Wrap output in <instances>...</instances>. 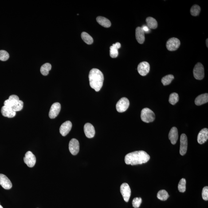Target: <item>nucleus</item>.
Instances as JSON below:
<instances>
[{
	"label": "nucleus",
	"instance_id": "7c9ffc66",
	"mask_svg": "<svg viewBox=\"0 0 208 208\" xmlns=\"http://www.w3.org/2000/svg\"><path fill=\"white\" fill-rule=\"evenodd\" d=\"M201 9L199 6L197 5H194L192 6L190 9V13L192 16H196L199 14L201 12Z\"/></svg>",
	"mask_w": 208,
	"mask_h": 208
},
{
	"label": "nucleus",
	"instance_id": "c85d7f7f",
	"mask_svg": "<svg viewBox=\"0 0 208 208\" xmlns=\"http://www.w3.org/2000/svg\"><path fill=\"white\" fill-rule=\"evenodd\" d=\"M179 96L177 93L174 92L170 94L169 102L172 105H175L179 101Z\"/></svg>",
	"mask_w": 208,
	"mask_h": 208
},
{
	"label": "nucleus",
	"instance_id": "f8f14e48",
	"mask_svg": "<svg viewBox=\"0 0 208 208\" xmlns=\"http://www.w3.org/2000/svg\"><path fill=\"white\" fill-rule=\"evenodd\" d=\"M137 69L138 72L141 76H146L149 72L150 64L147 62H142L138 65Z\"/></svg>",
	"mask_w": 208,
	"mask_h": 208
},
{
	"label": "nucleus",
	"instance_id": "4be33fe9",
	"mask_svg": "<svg viewBox=\"0 0 208 208\" xmlns=\"http://www.w3.org/2000/svg\"><path fill=\"white\" fill-rule=\"evenodd\" d=\"M96 21L100 25L104 28H108L111 25V23L110 20L105 17L98 16L96 18Z\"/></svg>",
	"mask_w": 208,
	"mask_h": 208
},
{
	"label": "nucleus",
	"instance_id": "5701e85b",
	"mask_svg": "<svg viewBox=\"0 0 208 208\" xmlns=\"http://www.w3.org/2000/svg\"><path fill=\"white\" fill-rule=\"evenodd\" d=\"M147 26L150 29H155L157 28L158 23L156 20L152 17H149L146 19Z\"/></svg>",
	"mask_w": 208,
	"mask_h": 208
},
{
	"label": "nucleus",
	"instance_id": "4c0bfd02",
	"mask_svg": "<svg viewBox=\"0 0 208 208\" xmlns=\"http://www.w3.org/2000/svg\"><path fill=\"white\" fill-rule=\"evenodd\" d=\"M0 208H3V207H2V205H0Z\"/></svg>",
	"mask_w": 208,
	"mask_h": 208
},
{
	"label": "nucleus",
	"instance_id": "f3484780",
	"mask_svg": "<svg viewBox=\"0 0 208 208\" xmlns=\"http://www.w3.org/2000/svg\"><path fill=\"white\" fill-rule=\"evenodd\" d=\"M178 131L177 129L175 127H173L170 130L169 133L168 137L171 144L175 145L178 139Z\"/></svg>",
	"mask_w": 208,
	"mask_h": 208
},
{
	"label": "nucleus",
	"instance_id": "9d476101",
	"mask_svg": "<svg viewBox=\"0 0 208 208\" xmlns=\"http://www.w3.org/2000/svg\"><path fill=\"white\" fill-rule=\"evenodd\" d=\"M61 109V105L59 103H53L49 111V116L51 119L56 118L60 113Z\"/></svg>",
	"mask_w": 208,
	"mask_h": 208
},
{
	"label": "nucleus",
	"instance_id": "c756f323",
	"mask_svg": "<svg viewBox=\"0 0 208 208\" xmlns=\"http://www.w3.org/2000/svg\"><path fill=\"white\" fill-rule=\"evenodd\" d=\"M186 181L185 178H182L178 185V190L180 192L183 193L186 191Z\"/></svg>",
	"mask_w": 208,
	"mask_h": 208
},
{
	"label": "nucleus",
	"instance_id": "9b49d317",
	"mask_svg": "<svg viewBox=\"0 0 208 208\" xmlns=\"http://www.w3.org/2000/svg\"><path fill=\"white\" fill-rule=\"evenodd\" d=\"M180 153L183 156L186 154L188 147V139L186 134H182L181 135L180 139Z\"/></svg>",
	"mask_w": 208,
	"mask_h": 208
},
{
	"label": "nucleus",
	"instance_id": "ddd939ff",
	"mask_svg": "<svg viewBox=\"0 0 208 208\" xmlns=\"http://www.w3.org/2000/svg\"><path fill=\"white\" fill-rule=\"evenodd\" d=\"M72 122L69 121L64 122L60 127V133L63 136H66L68 135L72 129Z\"/></svg>",
	"mask_w": 208,
	"mask_h": 208
},
{
	"label": "nucleus",
	"instance_id": "f03ea898",
	"mask_svg": "<svg viewBox=\"0 0 208 208\" xmlns=\"http://www.w3.org/2000/svg\"><path fill=\"white\" fill-rule=\"evenodd\" d=\"M89 78L90 86L96 92H99L103 86L104 76L100 70L93 68L90 71Z\"/></svg>",
	"mask_w": 208,
	"mask_h": 208
},
{
	"label": "nucleus",
	"instance_id": "cd10ccee",
	"mask_svg": "<svg viewBox=\"0 0 208 208\" xmlns=\"http://www.w3.org/2000/svg\"><path fill=\"white\" fill-rule=\"evenodd\" d=\"M23 102L21 100H19L16 102L15 103L11 108L13 111L16 112L21 111L23 108Z\"/></svg>",
	"mask_w": 208,
	"mask_h": 208
},
{
	"label": "nucleus",
	"instance_id": "a211bd4d",
	"mask_svg": "<svg viewBox=\"0 0 208 208\" xmlns=\"http://www.w3.org/2000/svg\"><path fill=\"white\" fill-rule=\"evenodd\" d=\"M1 113L4 116L9 118L14 117L16 115V112L13 111L11 108L4 106L1 110Z\"/></svg>",
	"mask_w": 208,
	"mask_h": 208
},
{
	"label": "nucleus",
	"instance_id": "412c9836",
	"mask_svg": "<svg viewBox=\"0 0 208 208\" xmlns=\"http://www.w3.org/2000/svg\"><path fill=\"white\" fill-rule=\"evenodd\" d=\"M208 101V93H205L197 96L195 101V103L196 105L200 106L207 103Z\"/></svg>",
	"mask_w": 208,
	"mask_h": 208
},
{
	"label": "nucleus",
	"instance_id": "2eb2a0df",
	"mask_svg": "<svg viewBox=\"0 0 208 208\" xmlns=\"http://www.w3.org/2000/svg\"><path fill=\"white\" fill-rule=\"evenodd\" d=\"M84 133L87 138L91 139L95 136V131L94 127L90 123H86L84 127Z\"/></svg>",
	"mask_w": 208,
	"mask_h": 208
},
{
	"label": "nucleus",
	"instance_id": "aec40b11",
	"mask_svg": "<svg viewBox=\"0 0 208 208\" xmlns=\"http://www.w3.org/2000/svg\"><path fill=\"white\" fill-rule=\"evenodd\" d=\"M121 44L118 42L113 44L112 46L110 47V56L112 58H116L119 55L118 49L121 47Z\"/></svg>",
	"mask_w": 208,
	"mask_h": 208
},
{
	"label": "nucleus",
	"instance_id": "7ed1b4c3",
	"mask_svg": "<svg viewBox=\"0 0 208 208\" xmlns=\"http://www.w3.org/2000/svg\"><path fill=\"white\" fill-rule=\"evenodd\" d=\"M141 118L142 121L149 123L154 122L155 120V114L150 109L145 108L142 110Z\"/></svg>",
	"mask_w": 208,
	"mask_h": 208
},
{
	"label": "nucleus",
	"instance_id": "bb28decb",
	"mask_svg": "<svg viewBox=\"0 0 208 208\" xmlns=\"http://www.w3.org/2000/svg\"><path fill=\"white\" fill-rule=\"evenodd\" d=\"M174 78V77L173 75H167L162 78L161 81L163 85L166 86L170 84Z\"/></svg>",
	"mask_w": 208,
	"mask_h": 208
},
{
	"label": "nucleus",
	"instance_id": "6e6552de",
	"mask_svg": "<svg viewBox=\"0 0 208 208\" xmlns=\"http://www.w3.org/2000/svg\"><path fill=\"white\" fill-rule=\"evenodd\" d=\"M24 161L28 167H33L36 163V157L31 151H28L25 154Z\"/></svg>",
	"mask_w": 208,
	"mask_h": 208
},
{
	"label": "nucleus",
	"instance_id": "39448f33",
	"mask_svg": "<svg viewBox=\"0 0 208 208\" xmlns=\"http://www.w3.org/2000/svg\"><path fill=\"white\" fill-rule=\"evenodd\" d=\"M130 105L129 101L127 98L123 97L120 99L116 104L117 111L119 113H123L128 109Z\"/></svg>",
	"mask_w": 208,
	"mask_h": 208
},
{
	"label": "nucleus",
	"instance_id": "a878e982",
	"mask_svg": "<svg viewBox=\"0 0 208 208\" xmlns=\"http://www.w3.org/2000/svg\"><path fill=\"white\" fill-rule=\"evenodd\" d=\"M157 197L158 199L162 201H166L169 197V195L167 192L166 190H160L157 193Z\"/></svg>",
	"mask_w": 208,
	"mask_h": 208
},
{
	"label": "nucleus",
	"instance_id": "1a4fd4ad",
	"mask_svg": "<svg viewBox=\"0 0 208 208\" xmlns=\"http://www.w3.org/2000/svg\"><path fill=\"white\" fill-rule=\"evenodd\" d=\"M69 148L70 152L72 155H76L80 150V144L77 139H72L69 142Z\"/></svg>",
	"mask_w": 208,
	"mask_h": 208
},
{
	"label": "nucleus",
	"instance_id": "b1692460",
	"mask_svg": "<svg viewBox=\"0 0 208 208\" xmlns=\"http://www.w3.org/2000/svg\"><path fill=\"white\" fill-rule=\"evenodd\" d=\"M51 65L49 63H46L42 66L40 71L42 74L44 76H47L49 74V72L51 69Z\"/></svg>",
	"mask_w": 208,
	"mask_h": 208
},
{
	"label": "nucleus",
	"instance_id": "4468645a",
	"mask_svg": "<svg viewBox=\"0 0 208 208\" xmlns=\"http://www.w3.org/2000/svg\"><path fill=\"white\" fill-rule=\"evenodd\" d=\"M0 185L6 190H9L12 187L11 181L6 175L2 174H0Z\"/></svg>",
	"mask_w": 208,
	"mask_h": 208
},
{
	"label": "nucleus",
	"instance_id": "f704fd0d",
	"mask_svg": "<svg viewBox=\"0 0 208 208\" xmlns=\"http://www.w3.org/2000/svg\"><path fill=\"white\" fill-rule=\"evenodd\" d=\"M9 100L11 102L12 104H13V106L15 103L17 101L19 100V98L16 95H12L9 96Z\"/></svg>",
	"mask_w": 208,
	"mask_h": 208
},
{
	"label": "nucleus",
	"instance_id": "393cba45",
	"mask_svg": "<svg viewBox=\"0 0 208 208\" xmlns=\"http://www.w3.org/2000/svg\"><path fill=\"white\" fill-rule=\"evenodd\" d=\"M81 36L83 41L88 45H91L93 43V40L92 36L86 32H83Z\"/></svg>",
	"mask_w": 208,
	"mask_h": 208
},
{
	"label": "nucleus",
	"instance_id": "423d86ee",
	"mask_svg": "<svg viewBox=\"0 0 208 208\" xmlns=\"http://www.w3.org/2000/svg\"><path fill=\"white\" fill-rule=\"evenodd\" d=\"M180 45V41L178 39L173 37L169 39L166 43V47L170 51H175L179 48Z\"/></svg>",
	"mask_w": 208,
	"mask_h": 208
},
{
	"label": "nucleus",
	"instance_id": "2f4dec72",
	"mask_svg": "<svg viewBox=\"0 0 208 208\" xmlns=\"http://www.w3.org/2000/svg\"><path fill=\"white\" fill-rule=\"evenodd\" d=\"M9 55L6 51L0 50V60L2 61H6L8 60Z\"/></svg>",
	"mask_w": 208,
	"mask_h": 208
},
{
	"label": "nucleus",
	"instance_id": "e433bc0d",
	"mask_svg": "<svg viewBox=\"0 0 208 208\" xmlns=\"http://www.w3.org/2000/svg\"><path fill=\"white\" fill-rule=\"evenodd\" d=\"M208 39H207L206 40V45L207 47H208Z\"/></svg>",
	"mask_w": 208,
	"mask_h": 208
},
{
	"label": "nucleus",
	"instance_id": "0eeeda50",
	"mask_svg": "<svg viewBox=\"0 0 208 208\" xmlns=\"http://www.w3.org/2000/svg\"><path fill=\"white\" fill-rule=\"evenodd\" d=\"M120 192L123 199L126 202L129 201L131 194V189L128 183H124L120 186Z\"/></svg>",
	"mask_w": 208,
	"mask_h": 208
},
{
	"label": "nucleus",
	"instance_id": "6ab92c4d",
	"mask_svg": "<svg viewBox=\"0 0 208 208\" xmlns=\"http://www.w3.org/2000/svg\"><path fill=\"white\" fill-rule=\"evenodd\" d=\"M135 36L137 41L139 43L142 44L145 40V33L142 27H138L135 30Z\"/></svg>",
	"mask_w": 208,
	"mask_h": 208
},
{
	"label": "nucleus",
	"instance_id": "c9c22d12",
	"mask_svg": "<svg viewBox=\"0 0 208 208\" xmlns=\"http://www.w3.org/2000/svg\"><path fill=\"white\" fill-rule=\"evenodd\" d=\"M142 29L144 31V33H148L150 31V28L146 25H143L142 27Z\"/></svg>",
	"mask_w": 208,
	"mask_h": 208
},
{
	"label": "nucleus",
	"instance_id": "473e14b6",
	"mask_svg": "<svg viewBox=\"0 0 208 208\" xmlns=\"http://www.w3.org/2000/svg\"><path fill=\"white\" fill-rule=\"evenodd\" d=\"M142 199L140 197H136L134 198L132 201V205L135 208H139L141 204Z\"/></svg>",
	"mask_w": 208,
	"mask_h": 208
},
{
	"label": "nucleus",
	"instance_id": "72a5a7b5",
	"mask_svg": "<svg viewBox=\"0 0 208 208\" xmlns=\"http://www.w3.org/2000/svg\"><path fill=\"white\" fill-rule=\"evenodd\" d=\"M202 198L204 201H207L208 200V186H205L203 189L202 191Z\"/></svg>",
	"mask_w": 208,
	"mask_h": 208
},
{
	"label": "nucleus",
	"instance_id": "dca6fc26",
	"mask_svg": "<svg viewBox=\"0 0 208 208\" xmlns=\"http://www.w3.org/2000/svg\"><path fill=\"white\" fill-rule=\"evenodd\" d=\"M208 129L207 128L202 129L200 131L197 136V142L200 144H203L208 140Z\"/></svg>",
	"mask_w": 208,
	"mask_h": 208
},
{
	"label": "nucleus",
	"instance_id": "20e7f679",
	"mask_svg": "<svg viewBox=\"0 0 208 208\" xmlns=\"http://www.w3.org/2000/svg\"><path fill=\"white\" fill-rule=\"evenodd\" d=\"M193 74L194 78L197 80H202L204 77V69L201 63L196 64L193 70Z\"/></svg>",
	"mask_w": 208,
	"mask_h": 208
},
{
	"label": "nucleus",
	"instance_id": "f257e3e1",
	"mask_svg": "<svg viewBox=\"0 0 208 208\" xmlns=\"http://www.w3.org/2000/svg\"><path fill=\"white\" fill-rule=\"evenodd\" d=\"M150 159V155L141 150L129 153L125 157V161L126 164L135 166L147 163Z\"/></svg>",
	"mask_w": 208,
	"mask_h": 208
}]
</instances>
